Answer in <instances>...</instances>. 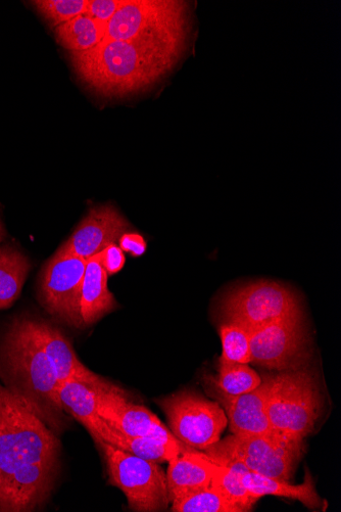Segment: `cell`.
<instances>
[{
    "instance_id": "6da1fadb",
    "label": "cell",
    "mask_w": 341,
    "mask_h": 512,
    "mask_svg": "<svg viewBox=\"0 0 341 512\" xmlns=\"http://www.w3.org/2000/svg\"><path fill=\"white\" fill-rule=\"evenodd\" d=\"M60 441L30 405L0 385V512L32 511L50 497Z\"/></svg>"
},
{
    "instance_id": "7a4b0ae2",
    "label": "cell",
    "mask_w": 341,
    "mask_h": 512,
    "mask_svg": "<svg viewBox=\"0 0 341 512\" xmlns=\"http://www.w3.org/2000/svg\"><path fill=\"white\" fill-rule=\"evenodd\" d=\"M187 34L143 35L102 41L86 52H70L78 78L105 98H125L157 84L186 48Z\"/></svg>"
},
{
    "instance_id": "3957f363",
    "label": "cell",
    "mask_w": 341,
    "mask_h": 512,
    "mask_svg": "<svg viewBox=\"0 0 341 512\" xmlns=\"http://www.w3.org/2000/svg\"><path fill=\"white\" fill-rule=\"evenodd\" d=\"M0 378L56 435L63 431L65 411L59 397L60 381L31 318L15 319L0 343Z\"/></svg>"
},
{
    "instance_id": "277c9868",
    "label": "cell",
    "mask_w": 341,
    "mask_h": 512,
    "mask_svg": "<svg viewBox=\"0 0 341 512\" xmlns=\"http://www.w3.org/2000/svg\"><path fill=\"white\" fill-rule=\"evenodd\" d=\"M267 412L281 437L304 443L318 420L322 402L318 379L306 365L268 376Z\"/></svg>"
},
{
    "instance_id": "5b68a950",
    "label": "cell",
    "mask_w": 341,
    "mask_h": 512,
    "mask_svg": "<svg viewBox=\"0 0 341 512\" xmlns=\"http://www.w3.org/2000/svg\"><path fill=\"white\" fill-rule=\"evenodd\" d=\"M304 443L281 436H228L204 450L214 462H238L250 472L289 481L301 460Z\"/></svg>"
},
{
    "instance_id": "8992f818",
    "label": "cell",
    "mask_w": 341,
    "mask_h": 512,
    "mask_svg": "<svg viewBox=\"0 0 341 512\" xmlns=\"http://www.w3.org/2000/svg\"><path fill=\"white\" fill-rule=\"evenodd\" d=\"M103 451L110 483L126 496L137 512L165 511L171 503L167 475L160 463L125 452L106 442L96 443Z\"/></svg>"
},
{
    "instance_id": "52a82bcc",
    "label": "cell",
    "mask_w": 341,
    "mask_h": 512,
    "mask_svg": "<svg viewBox=\"0 0 341 512\" xmlns=\"http://www.w3.org/2000/svg\"><path fill=\"white\" fill-rule=\"evenodd\" d=\"M173 436L189 448L206 450L228 425L224 409L198 392L182 390L158 400Z\"/></svg>"
},
{
    "instance_id": "ba28073f",
    "label": "cell",
    "mask_w": 341,
    "mask_h": 512,
    "mask_svg": "<svg viewBox=\"0 0 341 512\" xmlns=\"http://www.w3.org/2000/svg\"><path fill=\"white\" fill-rule=\"evenodd\" d=\"M189 3L178 0H123L102 41L143 35L187 34Z\"/></svg>"
},
{
    "instance_id": "9c48e42d",
    "label": "cell",
    "mask_w": 341,
    "mask_h": 512,
    "mask_svg": "<svg viewBox=\"0 0 341 512\" xmlns=\"http://www.w3.org/2000/svg\"><path fill=\"white\" fill-rule=\"evenodd\" d=\"M309 337L299 310L276 319L251 333V363L277 371L306 365Z\"/></svg>"
},
{
    "instance_id": "30bf717a",
    "label": "cell",
    "mask_w": 341,
    "mask_h": 512,
    "mask_svg": "<svg viewBox=\"0 0 341 512\" xmlns=\"http://www.w3.org/2000/svg\"><path fill=\"white\" fill-rule=\"evenodd\" d=\"M301 310L294 292L274 282H259L230 293L222 304L225 321L251 333L276 319Z\"/></svg>"
},
{
    "instance_id": "8fae6325",
    "label": "cell",
    "mask_w": 341,
    "mask_h": 512,
    "mask_svg": "<svg viewBox=\"0 0 341 512\" xmlns=\"http://www.w3.org/2000/svg\"><path fill=\"white\" fill-rule=\"evenodd\" d=\"M87 260L57 254L45 265L40 281V298L45 309L71 327L81 329V296Z\"/></svg>"
},
{
    "instance_id": "7c38bea8",
    "label": "cell",
    "mask_w": 341,
    "mask_h": 512,
    "mask_svg": "<svg viewBox=\"0 0 341 512\" xmlns=\"http://www.w3.org/2000/svg\"><path fill=\"white\" fill-rule=\"evenodd\" d=\"M97 413L109 425L127 436L156 438L170 444H182L156 414L144 406L128 402L119 388L100 391Z\"/></svg>"
},
{
    "instance_id": "4fadbf2b",
    "label": "cell",
    "mask_w": 341,
    "mask_h": 512,
    "mask_svg": "<svg viewBox=\"0 0 341 512\" xmlns=\"http://www.w3.org/2000/svg\"><path fill=\"white\" fill-rule=\"evenodd\" d=\"M128 228L129 223L113 206L92 208L58 252L88 260L115 244Z\"/></svg>"
},
{
    "instance_id": "5bb4252c",
    "label": "cell",
    "mask_w": 341,
    "mask_h": 512,
    "mask_svg": "<svg viewBox=\"0 0 341 512\" xmlns=\"http://www.w3.org/2000/svg\"><path fill=\"white\" fill-rule=\"evenodd\" d=\"M269 390L267 376L257 389L246 394L230 396L213 387L210 393L223 407L232 435L275 437L280 435L273 430L267 412Z\"/></svg>"
},
{
    "instance_id": "9a60e30c",
    "label": "cell",
    "mask_w": 341,
    "mask_h": 512,
    "mask_svg": "<svg viewBox=\"0 0 341 512\" xmlns=\"http://www.w3.org/2000/svg\"><path fill=\"white\" fill-rule=\"evenodd\" d=\"M33 320V328L48 359L55 367L60 382L77 381L102 390L118 387L94 374L77 357L71 343L57 328L41 320Z\"/></svg>"
},
{
    "instance_id": "2e32d148",
    "label": "cell",
    "mask_w": 341,
    "mask_h": 512,
    "mask_svg": "<svg viewBox=\"0 0 341 512\" xmlns=\"http://www.w3.org/2000/svg\"><path fill=\"white\" fill-rule=\"evenodd\" d=\"M220 465H224V467L236 472L242 484L258 499L270 495L298 500L312 510H324L327 505L326 501L318 494L309 471L306 472V478L303 484L291 485L288 481L250 472L238 462H224Z\"/></svg>"
},
{
    "instance_id": "e0dca14e",
    "label": "cell",
    "mask_w": 341,
    "mask_h": 512,
    "mask_svg": "<svg viewBox=\"0 0 341 512\" xmlns=\"http://www.w3.org/2000/svg\"><path fill=\"white\" fill-rule=\"evenodd\" d=\"M214 462L197 450H188L169 462L167 472L171 502L212 485Z\"/></svg>"
},
{
    "instance_id": "ac0fdd59",
    "label": "cell",
    "mask_w": 341,
    "mask_h": 512,
    "mask_svg": "<svg viewBox=\"0 0 341 512\" xmlns=\"http://www.w3.org/2000/svg\"><path fill=\"white\" fill-rule=\"evenodd\" d=\"M103 252L87 260L81 296L84 327L99 321L117 308L115 296L108 287V272L102 263Z\"/></svg>"
},
{
    "instance_id": "d6986e66",
    "label": "cell",
    "mask_w": 341,
    "mask_h": 512,
    "mask_svg": "<svg viewBox=\"0 0 341 512\" xmlns=\"http://www.w3.org/2000/svg\"><path fill=\"white\" fill-rule=\"evenodd\" d=\"M95 443L103 441L125 452L157 463L170 462L184 451L193 450L183 444H170L156 438L127 436L102 418L91 435Z\"/></svg>"
},
{
    "instance_id": "ffe728a7",
    "label": "cell",
    "mask_w": 341,
    "mask_h": 512,
    "mask_svg": "<svg viewBox=\"0 0 341 512\" xmlns=\"http://www.w3.org/2000/svg\"><path fill=\"white\" fill-rule=\"evenodd\" d=\"M101 390L77 381L60 382L59 397L64 411L82 424L90 435L102 420L97 413Z\"/></svg>"
},
{
    "instance_id": "44dd1931",
    "label": "cell",
    "mask_w": 341,
    "mask_h": 512,
    "mask_svg": "<svg viewBox=\"0 0 341 512\" xmlns=\"http://www.w3.org/2000/svg\"><path fill=\"white\" fill-rule=\"evenodd\" d=\"M30 268L29 259L17 248L0 247V310L19 298Z\"/></svg>"
},
{
    "instance_id": "7402d4cb",
    "label": "cell",
    "mask_w": 341,
    "mask_h": 512,
    "mask_svg": "<svg viewBox=\"0 0 341 512\" xmlns=\"http://www.w3.org/2000/svg\"><path fill=\"white\" fill-rule=\"evenodd\" d=\"M107 25L94 21L83 14L55 28L57 41L66 50L74 53L86 52L101 43Z\"/></svg>"
},
{
    "instance_id": "603a6c76",
    "label": "cell",
    "mask_w": 341,
    "mask_h": 512,
    "mask_svg": "<svg viewBox=\"0 0 341 512\" xmlns=\"http://www.w3.org/2000/svg\"><path fill=\"white\" fill-rule=\"evenodd\" d=\"M211 383L213 388L226 395L239 396L257 389L262 378L249 364L219 360L218 375L211 379Z\"/></svg>"
},
{
    "instance_id": "cb8c5ba5",
    "label": "cell",
    "mask_w": 341,
    "mask_h": 512,
    "mask_svg": "<svg viewBox=\"0 0 341 512\" xmlns=\"http://www.w3.org/2000/svg\"><path fill=\"white\" fill-rule=\"evenodd\" d=\"M174 512H243L235 503L211 486L172 501Z\"/></svg>"
},
{
    "instance_id": "d4e9b609",
    "label": "cell",
    "mask_w": 341,
    "mask_h": 512,
    "mask_svg": "<svg viewBox=\"0 0 341 512\" xmlns=\"http://www.w3.org/2000/svg\"><path fill=\"white\" fill-rule=\"evenodd\" d=\"M222 342L220 361L251 363V332L233 322L224 321L219 329Z\"/></svg>"
},
{
    "instance_id": "484cf974",
    "label": "cell",
    "mask_w": 341,
    "mask_h": 512,
    "mask_svg": "<svg viewBox=\"0 0 341 512\" xmlns=\"http://www.w3.org/2000/svg\"><path fill=\"white\" fill-rule=\"evenodd\" d=\"M211 486L215 487L226 498L239 506L243 512L251 511L259 500L242 484L236 472L216 462L213 465Z\"/></svg>"
},
{
    "instance_id": "4316f807",
    "label": "cell",
    "mask_w": 341,
    "mask_h": 512,
    "mask_svg": "<svg viewBox=\"0 0 341 512\" xmlns=\"http://www.w3.org/2000/svg\"><path fill=\"white\" fill-rule=\"evenodd\" d=\"M52 28L85 14L87 0H36L31 3Z\"/></svg>"
},
{
    "instance_id": "83f0119b",
    "label": "cell",
    "mask_w": 341,
    "mask_h": 512,
    "mask_svg": "<svg viewBox=\"0 0 341 512\" xmlns=\"http://www.w3.org/2000/svg\"><path fill=\"white\" fill-rule=\"evenodd\" d=\"M122 2L123 0H87L85 15L96 22L108 25Z\"/></svg>"
},
{
    "instance_id": "f1b7e54d",
    "label": "cell",
    "mask_w": 341,
    "mask_h": 512,
    "mask_svg": "<svg viewBox=\"0 0 341 512\" xmlns=\"http://www.w3.org/2000/svg\"><path fill=\"white\" fill-rule=\"evenodd\" d=\"M125 261L123 251L116 244L110 245L103 251L102 263L108 274H116L121 271Z\"/></svg>"
},
{
    "instance_id": "f546056e",
    "label": "cell",
    "mask_w": 341,
    "mask_h": 512,
    "mask_svg": "<svg viewBox=\"0 0 341 512\" xmlns=\"http://www.w3.org/2000/svg\"><path fill=\"white\" fill-rule=\"evenodd\" d=\"M119 241L121 250L133 257H140L146 251V243L140 235L124 234Z\"/></svg>"
},
{
    "instance_id": "4dcf8cb0",
    "label": "cell",
    "mask_w": 341,
    "mask_h": 512,
    "mask_svg": "<svg viewBox=\"0 0 341 512\" xmlns=\"http://www.w3.org/2000/svg\"><path fill=\"white\" fill-rule=\"evenodd\" d=\"M6 238V230L2 220H0V243H2Z\"/></svg>"
}]
</instances>
